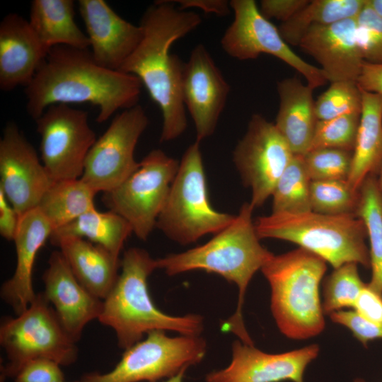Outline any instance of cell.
<instances>
[{
  "instance_id": "obj_34",
  "label": "cell",
  "mask_w": 382,
  "mask_h": 382,
  "mask_svg": "<svg viewBox=\"0 0 382 382\" xmlns=\"http://www.w3.org/2000/svg\"><path fill=\"white\" fill-rule=\"evenodd\" d=\"M360 115L361 112H355L318 120L308 151L333 148L353 152Z\"/></svg>"
},
{
  "instance_id": "obj_3",
  "label": "cell",
  "mask_w": 382,
  "mask_h": 382,
  "mask_svg": "<svg viewBox=\"0 0 382 382\" xmlns=\"http://www.w3.org/2000/svg\"><path fill=\"white\" fill-rule=\"evenodd\" d=\"M253 210L250 202L244 203L233 221L206 243L156 259L157 268L169 276L203 270L234 283L238 288L237 307L221 329L250 345L253 341L245 328L242 313L245 291L255 272L274 255L260 242L252 217Z\"/></svg>"
},
{
  "instance_id": "obj_29",
  "label": "cell",
  "mask_w": 382,
  "mask_h": 382,
  "mask_svg": "<svg viewBox=\"0 0 382 382\" xmlns=\"http://www.w3.org/2000/svg\"><path fill=\"white\" fill-rule=\"evenodd\" d=\"M367 0H313L288 21L279 26L284 40L299 45L307 31L316 25L332 24L356 18Z\"/></svg>"
},
{
  "instance_id": "obj_6",
  "label": "cell",
  "mask_w": 382,
  "mask_h": 382,
  "mask_svg": "<svg viewBox=\"0 0 382 382\" xmlns=\"http://www.w3.org/2000/svg\"><path fill=\"white\" fill-rule=\"evenodd\" d=\"M260 239L294 243L330 264L333 268L355 262L370 267L367 236L357 215H328L309 211L298 214L271 213L255 221Z\"/></svg>"
},
{
  "instance_id": "obj_4",
  "label": "cell",
  "mask_w": 382,
  "mask_h": 382,
  "mask_svg": "<svg viewBox=\"0 0 382 382\" xmlns=\"http://www.w3.org/2000/svg\"><path fill=\"white\" fill-rule=\"evenodd\" d=\"M121 272L108 296L98 320L115 332L117 345L127 349L153 330L173 331L183 335H200L203 317L190 313L182 316L166 314L154 303L147 280L157 268L144 249L131 248L120 260Z\"/></svg>"
},
{
  "instance_id": "obj_8",
  "label": "cell",
  "mask_w": 382,
  "mask_h": 382,
  "mask_svg": "<svg viewBox=\"0 0 382 382\" xmlns=\"http://www.w3.org/2000/svg\"><path fill=\"white\" fill-rule=\"evenodd\" d=\"M50 305L43 292L38 293L23 313L3 319L0 344L7 362L1 369V380L14 378L23 366L35 359H49L63 366L76 361V342Z\"/></svg>"
},
{
  "instance_id": "obj_38",
  "label": "cell",
  "mask_w": 382,
  "mask_h": 382,
  "mask_svg": "<svg viewBox=\"0 0 382 382\" xmlns=\"http://www.w3.org/2000/svg\"><path fill=\"white\" fill-rule=\"evenodd\" d=\"M332 322L349 329L364 346L375 340L382 339V324L367 320L355 311L340 310L330 314Z\"/></svg>"
},
{
  "instance_id": "obj_28",
  "label": "cell",
  "mask_w": 382,
  "mask_h": 382,
  "mask_svg": "<svg viewBox=\"0 0 382 382\" xmlns=\"http://www.w3.org/2000/svg\"><path fill=\"white\" fill-rule=\"evenodd\" d=\"M96 194L81 178L54 181L37 208L54 231L96 208Z\"/></svg>"
},
{
  "instance_id": "obj_16",
  "label": "cell",
  "mask_w": 382,
  "mask_h": 382,
  "mask_svg": "<svg viewBox=\"0 0 382 382\" xmlns=\"http://www.w3.org/2000/svg\"><path fill=\"white\" fill-rule=\"evenodd\" d=\"M181 90L185 107L195 125L196 141L200 142L214 134L231 91L202 44L192 50L184 64Z\"/></svg>"
},
{
  "instance_id": "obj_15",
  "label": "cell",
  "mask_w": 382,
  "mask_h": 382,
  "mask_svg": "<svg viewBox=\"0 0 382 382\" xmlns=\"http://www.w3.org/2000/svg\"><path fill=\"white\" fill-rule=\"evenodd\" d=\"M35 149L14 122L0 140V190L18 214L37 207L53 183Z\"/></svg>"
},
{
  "instance_id": "obj_31",
  "label": "cell",
  "mask_w": 382,
  "mask_h": 382,
  "mask_svg": "<svg viewBox=\"0 0 382 382\" xmlns=\"http://www.w3.org/2000/svg\"><path fill=\"white\" fill-rule=\"evenodd\" d=\"M311 183L303 156L294 155L272 192V213L298 214L311 211Z\"/></svg>"
},
{
  "instance_id": "obj_5",
  "label": "cell",
  "mask_w": 382,
  "mask_h": 382,
  "mask_svg": "<svg viewBox=\"0 0 382 382\" xmlns=\"http://www.w3.org/2000/svg\"><path fill=\"white\" fill-rule=\"evenodd\" d=\"M326 262L298 248L273 255L260 270L271 289L270 308L280 332L294 340L320 334L325 328L319 286Z\"/></svg>"
},
{
  "instance_id": "obj_9",
  "label": "cell",
  "mask_w": 382,
  "mask_h": 382,
  "mask_svg": "<svg viewBox=\"0 0 382 382\" xmlns=\"http://www.w3.org/2000/svg\"><path fill=\"white\" fill-rule=\"evenodd\" d=\"M207 342L200 335L170 337L153 330L133 345L110 371L84 375L81 382H157L172 378L202 361Z\"/></svg>"
},
{
  "instance_id": "obj_24",
  "label": "cell",
  "mask_w": 382,
  "mask_h": 382,
  "mask_svg": "<svg viewBox=\"0 0 382 382\" xmlns=\"http://www.w3.org/2000/svg\"><path fill=\"white\" fill-rule=\"evenodd\" d=\"M279 106L274 125L294 155L309 150L318 119L313 90L296 77L277 82Z\"/></svg>"
},
{
  "instance_id": "obj_25",
  "label": "cell",
  "mask_w": 382,
  "mask_h": 382,
  "mask_svg": "<svg viewBox=\"0 0 382 382\" xmlns=\"http://www.w3.org/2000/svg\"><path fill=\"white\" fill-rule=\"evenodd\" d=\"M74 14L72 0H33L28 23L47 52L58 45L89 49V39L76 23Z\"/></svg>"
},
{
  "instance_id": "obj_43",
  "label": "cell",
  "mask_w": 382,
  "mask_h": 382,
  "mask_svg": "<svg viewBox=\"0 0 382 382\" xmlns=\"http://www.w3.org/2000/svg\"><path fill=\"white\" fill-rule=\"evenodd\" d=\"M357 83L361 90L382 96V64L364 61Z\"/></svg>"
},
{
  "instance_id": "obj_40",
  "label": "cell",
  "mask_w": 382,
  "mask_h": 382,
  "mask_svg": "<svg viewBox=\"0 0 382 382\" xmlns=\"http://www.w3.org/2000/svg\"><path fill=\"white\" fill-rule=\"evenodd\" d=\"M353 308L364 319L382 324V293L373 289L368 284L360 292Z\"/></svg>"
},
{
  "instance_id": "obj_41",
  "label": "cell",
  "mask_w": 382,
  "mask_h": 382,
  "mask_svg": "<svg viewBox=\"0 0 382 382\" xmlns=\"http://www.w3.org/2000/svg\"><path fill=\"white\" fill-rule=\"evenodd\" d=\"M308 0H262L260 11L267 19L276 18L282 23L288 21L306 6Z\"/></svg>"
},
{
  "instance_id": "obj_39",
  "label": "cell",
  "mask_w": 382,
  "mask_h": 382,
  "mask_svg": "<svg viewBox=\"0 0 382 382\" xmlns=\"http://www.w3.org/2000/svg\"><path fill=\"white\" fill-rule=\"evenodd\" d=\"M60 366L55 361L45 358L31 360L17 373L15 382H64Z\"/></svg>"
},
{
  "instance_id": "obj_37",
  "label": "cell",
  "mask_w": 382,
  "mask_h": 382,
  "mask_svg": "<svg viewBox=\"0 0 382 382\" xmlns=\"http://www.w3.org/2000/svg\"><path fill=\"white\" fill-rule=\"evenodd\" d=\"M357 37L364 61L382 64V18L368 4L357 15Z\"/></svg>"
},
{
  "instance_id": "obj_27",
  "label": "cell",
  "mask_w": 382,
  "mask_h": 382,
  "mask_svg": "<svg viewBox=\"0 0 382 382\" xmlns=\"http://www.w3.org/2000/svg\"><path fill=\"white\" fill-rule=\"evenodd\" d=\"M132 233L129 224L112 212L93 208L64 226L52 231L50 239L73 236L100 245L118 256L125 241Z\"/></svg>"
},
{
  "instance_id": "obj_30",
  "label": "cell",
  "mask_w": 382,
  "mask_h": 382,
  "mask_svg": "<svg viewBox=\"0 0 382 382\" xmlns=\"http://www.w3.org/2000/svg\"><path fill=\"white\" fill-rule=\"evenodd\" d=\"M356 215L364 222L369 241L371 279L368 285L382 293V191L373 175L359 189Z\"/></svg>"
},
{
  "instance_id": "obj_18",
  "label": "cell",
  "mask_w": 382,
  "mask_h": 382,
  "mask_svg": "<svg viewBox=\"0 0 382 382\" xmlns=\"http://www.w3.org/2000/svg\"><path fill=\"white\" fill-rule=\"evenodd\" d=\"M91 54L100 66L119 71L143 37L141 26L121 18L103 0H79Z\"/></svg>"
},
{
  "instance_id": "obj_48",
  "label": "cell",
  "mask_w": 382,
  "mask_h": 382,
  "mask_svg": "<svg viewBox=\"0 0 382 382\" xmlns=\"http://www.w3.org/2000/svg\"><path fill=\"white\" fill-rule=\"evenodd\" d=\"M354 382H366V381L362 378H355Z\"/></svg>"
},
{
  "instance_id": "obj_33",
  "label": "cell",
  "mask_w": 382,
  "mask_h": 382,
  "mask_svg": "<svg viewBox=\"0 0 382 382\" xmlns=\"http://www.w3.org/2000/svg\"><path fill=\"white\" fill-rule=\"evenodd\" d=\"M311 211L328 215L354 214L359 202V190L347 180L311 181Z\"/></svg>"
},
{
  "instance_id": "obj_20",
  "label": "cell",
  "mask_w": 382,
  "mask_h": 382,
  "mask_svg": "<svg viewBox=\"0 0 382 382\" xmlns=\"http://www.w3.org/2000/svg\"><path fill=\"white\" fill-rule=\"evenodd\" d=\"M299 46L318 62L328 81L357 82L364 59L358 45L355 18L313 26Z\"/></svg>"
},
{
  "instance_id": "obj_26",
  "label": "cell",
  "mask_w": 382,
  "mask_h": 382,
  "mask_svg": "<svg viewBox=\"0 0 382 382\" xmlns=\"http://www.w3.org/2000/svg\"><path fill=\"white\" fill-rule=\"evenodd\" d=\"M361 92L360 120L347 179L355 190H359L364 180L382 164V96L363 90Z\"/></svg>"
},
{
  "instance_id": "obj_47",
  "label": "cell",
  "mask_w": 382,
  "mask_h": 382,
  "mask_svg": "<svg viewBox=\"0 0 382 382\" xmlns=\"http://www.w3.org/2000/svg\"><path fill=\"white\" fill-rule=\"evenodd\" d=\"M378 182H379V185H380V187H381V191H382V164H381V177H380V179H379Z\"/></svg>"
},
{
  "instance_id": "obj_35",
  "label": "cell",
  "mask_w": 382,
  "mask_h": 382,
  "mask_svg": "<svg viewBox=\"0 0 382 382\" xmlns=\"http://www.w3.org/2000/svg\"><path fill=\"white\" fill-rule=\"evenodd\" d=\"M361 92L356 81L332 82L315 101L318 120H326L349 113L361 112Z\"/></svg>"
},
{
  "instance_id": "obj_13",
  "label": "cell",
  "mask_w": 382,
  "mask_h": 382,
  "mask_svg": "<svg viewBox=\"0 0 382 382\" xmlns=\"http://www.w3.org/2000/svg\"><path fill=\"white\" fill-rule=\"evenodd\" d=\"M148 124L139 104L117 115L90 149L81 179L96 193L119 186L139 165L135 147Z\"/></svg>"
},
{
  "instance_id": "obj_23",
  "label": "cell",
  "mask_w": 382,
  "mask_h": 382,
  "mask_svg": "<svg viewBox=\"0 0 382 382\" xmlns=\"http://www.w3.org/2000/svg\"><path fill=\"white\" fill-rule=\"evenodd\" d=\"M59 247L73 274L93 295L103 300L119 275V257L86 239L63 236L50 239Z\"/></svg>"
},
{
  "instance_id": "obj_22",
  "label": "cell",
  "mask_w": 382,
  "mask_h": 382,
  "mask_svg": "<svg viewBox=\"0 0 382 382\" xmlns=\"http://www.w3.org/2000/svg\"><path fill=\"white\" fill-rule=\"evenodd\" d=\"M53 231L49 221L37 208L21 216L13 242L16 265L12 277L3 283L1 299L11 307L16 316L23 313L33 301V270L37 254L50 238Z\"/></svg>"
},
{
  "instance_id": "obj_49",
  "label": "cell",
  "mask_w": 382,
  "mask_h": 382,
  "mask_svg": "<svg viewBox=\"0 0 382 382\" xmlns=\"http://www.w3.org/2000/svg\"><path fill=\"white\" fill-rule=\"evenodd\" d=\"M65 382V381H64ZM74 382H81V381H74Z\"/></svg>"
},
{
  "instance_id": "obj_44",
  "label": "cell",
  "mask_w": 382,
  "mask_h": 382,
  "mask_svg": "<svg viewBox=\"0 0 382 382\" xmlns=\"http://www.w3.org/2000/svg\"><path fill=\"white\" fill-rule=\"evenodd\" d=\"M178 4V8L186 10L190 8H198L205 13H211L219 16L228 14L230 1L226 0H177L172 1Z\"/></svg>"
},
{
  "instance_id": "obj_32",
  "label": "cell",
  "mask_w": 382,
  "mask_h": 382,
  "mask_svg": "<svg viewBox=\"0 0 382 382\" xmlns=\"http://www.w3.org/2000/svg\"><path fill=\"white\" fill-rule=\"evenodd\" d=\"M357 265L355 262L345 263L334 268L324 279L322 303L324 314L330 315L344 308H353L366 286L359 277Z\"/></svg>"
},
{
  "instance_id": "obj_14",
  "label": "cell",
  "mask_w": 382,
  "mask_h": 382,
  "mask_svg": "<svg viewBox=\"0 0 382 382\" xmlns=\"http://www.w3.org/2000/svg\"><path fill=\"white\" fill-rule=\"evenodd\" d=\"M294 154L274 123L260 114L252 115L243 138L233 152V161L243 184L250 189V204L261 207Z\"/></svg>"
},
{
  "instance_id": "obj_11",
  "label": "cell",
  "mask_w": 382,
  "mask_h": 382,
  "mask_svg": "<svg viewBox=\"0 0 382 382\" xmlns=\"http://www.w3.org/2000/svg\"><path fill=\"white\" fill-rule=\"evenodd\" d=\"M40 159L53 181L81 178L96 141L88 113L66 104L49 106L35 120Z\"/></svg>"
},
{
  "instance_id": "obj_45",
  "label": "cell",
  "mask_w": 382,
  "mask_h": 382,
  "mask_svg": "<svg viewBox=\"0 0 382 382\" xmlns=\"http://www.w3.org/2000/svg\"><path fill=\"white\" fill-rule=\"evenodd\" d=\"M368 4L382 18V0H368Z\"/></svg>"
},
{
  "instance_id": "obj_17",
  "label": "cell",
  "mask_w": 382,
  "mask_h": 382,
  "mask_svg": "<svg viewBox=\"0 0 382 382\" xmlns=\"http://www.w3.org/2000/svg\"><path fill=\"white\" fill-rule=\"evenodd\" d=\"M313 344L279 354H269L236 340L228 366L207 374V382H304L307 366L318 355Z\"/></svg>"
},
{
  "instance_id": "obj_2",
  "label": "cell",
  "mask_w": 382,
  "mask_h": 382,
  "mask_svg": "<svg viewBox=\"0 0 382 382\" xmlns=\"http://www.w3.org/2000/svg\"><path fill=\"white\" fill-rule=\"evenodd\" d=\"M174 5L172 1H157L146 10L139 24L142 39L119 70L137 76L159 106L161 142L177 139L187 126L181 90L185 62L170 53V47L202 22L195 12Z\"/></svg>"
},
{
  "instance_id": "obj_36",
  "label": "cell",
  "mask_w": 382,
  "mask_h": 382,
  "mask_svg": "<svg viewBox=\"0 0 382 382\" xmlns=\"http://www.w3.org/2000/svg\"><path fill=\"white\" fill-rule=\"evenodd\" d=\"M352 154L340 149L321 148L308 151L303 158L311 181L347 180Z\"/></svg>"
},
{
  "instance_id": "obj_10",
  "label": "cell",
  "mask_w": 382,
  "mask_h": 382,
  "mask_svg": "<svg viewBox=\"0 0 382 382\" xmlns=\"http://www.w3.org/2000/svg\"><path fill=\"white\" fill-rule=\"evenodd\" d=\"M179 164L161 149L151 151L124 182L103 193L104 204L123 217L138 238L146 241L156 228Z\"/></svg>"
},
{
  "instance_id": "obj_7",
  "label": "cell",
  "mask_w": 382,
  "mask_h": 382,
  "mask_svg": "<svg viewBox=\"0 0 382 382\" xmlns=\"http://www.w3.org/2000/svg\"><path fill=\"white\" fill-rule=\"evenodd\" d=\"M199 143L195 141L185 151L156 224L181 245L219 233L236 216L216 210L210 203Z\"/></svg>"
},
{
  "instance_id": "obj_12",
  "label": "cell",
  "mask_w": 382,
  "mask_h": 382,
  "mask_svg": "<svg viewBox=\"0 0 382 382\" xmlns=\"http://www.w3.org/2000/svg\"><path fill=\"white\" fill-rule=\"evenodd\" d=\"M230 7L233 21L221 40V47L238 60L257 58L261 54L272 55L284 62L306 80L312 89L328 81L320 68L297 55L284 40L279 29L260 13L253 0H232Z\"/></svg>"
},
{
  "instance_id": "obj_21",
  "label": "cell",
  "mask_w": 382,
  "mask_h": 382,
  "mask_svg": "<svg viewBox=\"0 0 382 382\" xmlns=\"http://www.w3.org/2000/svg\"><path fill=\"white\" fill-rule=\"evenodd\" d=\"M47 53L28 21L18 13L6 15L0 23V88L26 87Z\"/></svg>"
},
{
  "instance_id": "obj_1",
  "label": "cell",
  "mask_w": 382,
  "mask_h": 382,
  "mask_svg": "<svg viewBox=\"0 0 382 382\" xmlns=\"http://www.w3.org/2000/svg\"><path fill=\"white\" fill-rule=\"evenodd\" d=\"M142 83L134 75L104 68L89 49L58 45L50 50L25 87L26 110L35 120L54 104L89 103L99 108L96 121L138 104Z\"/></svg>"
},
{
  "instance_id": "obj_42",
  "label": "cell",
  "mask_w": 382,
  "mask_h": 382,
  "mask_svg": "<svg viewBox=\"0 0 382 382\" xmlns=\"http://www.w3.org/2000/svg\"><path fill=\"white\" fill-rule=\"evenodd\" d=\"M21 216L0 190V234L4 238L13 241Z\"/></svg>"
},
{
  "instance_id": "obj_19",
  "label": "cell",
  "mask_w": 382,
  "mask_h": 382,
  "mask_svg": "<svg viewBox=\"0 0 382 382\" xmlns=\"http://www.w3.org/2000/svg\"><path fill=\"white\" fill-rule=\"evenodd\" d=\"M42 280L43 294L54 307L69 335L77 342L86 325L100 316L103 300L79 282L60 250L51 253Z\"/></svg>"
},
{
  "instance_id": "obj_46",
  "label": "cell",
  "mask_w": 382,
  "mask_h": 382,
  "mask_svg": "<svg viewBox=\"0 0 382 382\" xmlns=\"http://www.w3.org/2000/svg\"><path fill=\"white\" fill-rule=\"evenodd\" d=\"M185 372V371L180 372L178 375L172 378H168V380L163 382H183V378L184 376Z\"/></svg>"
}]
</instances>
